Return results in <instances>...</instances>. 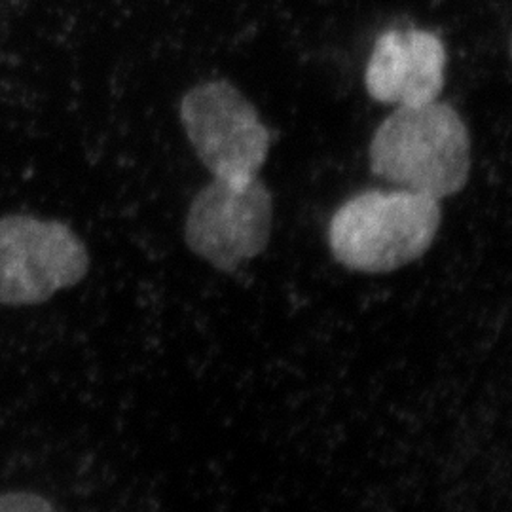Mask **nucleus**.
<instances>
[{"mask_svg":"<svg viewBox=\"0 0 512 512\" xmlns=\"http://www.w3.org/2000/svg\"><path fill=\"white\" fill-rule=\"evenodd\" d=\"M368 156L380 179L440 202L469 181L471 137L458 110L437 99L393 110L374 131Z\"/></svg>","mask_w":512,"mask_h":512,"instance_id":"obj_1","label":"nucleus"},{"mask_svg":"<svg viewBox=\"0 0 512 512\" xmlns=\"http://www.w3.org/2000/svg\"><path fill=\"white\" fill-rule=\"evenodd\" d=\"M439 200L408 190H368L330 220L336 262L361 274H389L425 255L440 230Z\"/></svg>","mask_w":512,"mask_h":512,"instance_id":"obj_2","label":"nucleus"},{"mask_svg":"<svg viewBox=\"0 0 512 512\" xmlns=\"http://www.w3.org/2000/svg\"><path fill=\"white\" fill-rule=\"evenodd\" d=\"M90 272L84 241L61 220L0 217V304L38 306Z\"/></svg>","mask_w":512,"mask_h":512,"instance_id":"obj_3","label":"nucleus"},{"mask_svg":"<svg viewBox=\"0 0 512 512\" xmlns=\"http://www.w3.org/2000/svg\"><path fill=\"white\" fill-rule=\"evenodd\" d=\"M181 122L202 164L217 179L258 177L272 135L255 105L226 80H211L184 93Z\"/></svg>","mask_w":512,"mask_h":512,"instance_id":"obj_4","label":"nucleus"},{"mask_svg":"<svg viewBox=\"0 0 512 512\" xmlns=\"http://www.w3.org/2000/svg\"><path fill=\"white\" fill-rule=\"evenodd\" d=\"M272 224V192L258 177H213L190 203L184 239L194 255L220 272H236L268 247Z\"/></svg>","mask_w":512,"mask_h":512,"instance_id":"obj_5","label":"nucleus"},{"mask_svg":"<svg viewBox=\"0 0 512 512\" xmlns=\"http://www.w3.org/2000/svg\"><path fill=\"white\" fill-rule=\"evenodd\" d=\"M444 73L446 48L435 33L389 31L378 38L368 59L366 92L384 105H425L439 99Z\"/></svg>","mask_w":512,"mask_h":512,"instance_id":"obj_6","label":"nucleus"},{"mask_svg":"<svg viewBox=\"0 0 512 512\" xmlns=\"http://www.w3.org/2000/svg\"><path fill=\"white\" fill-rule=\"evenodd\" d=\"M0 512H57L54 505L35 492L0 494Z\"/></svg>","mask_w":512,"mask_h":512,"instance_id":"obj_7","label":"nucleus"}]
</instances>
